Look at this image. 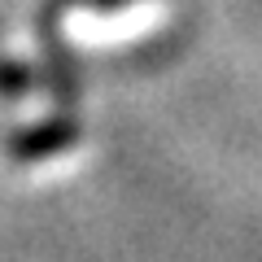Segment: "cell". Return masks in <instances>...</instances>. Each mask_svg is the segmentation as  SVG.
<instances>
[{
  "label": "cell",
  "mask_w": 262,
  "mask_h": 262,
  "mask_svg": "<svg viewBox=\"0 0 262 262\" xmlns=\"http://www.w3.org/2000/svg\"><path fill=\"white\" fill-rule=\"evenodd\" d=\"M79 122L75 118H53V122H39V127L22 131L9 140V158L22 162V166H44V162L61 158V153H75L79 149Z\"/></svg>",
  "instance_id": "2"
},
{
  "label": "cell",
  "mask_w": 262,
  "mask_h": 262,
  "mask_svg": "<svg viewBox=\"0 0 262 262\" xmlns=\"http://www.w3.org/2000/svg\"><path fill=\"white\" fill-rule=\"evenodd\" d=\"M57 22L70 39L105 44V39H131L162 18L158 0H57Z\"/></svg>",
  "instance_id": "1"
}]
</instances>
